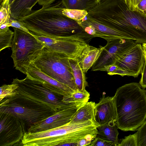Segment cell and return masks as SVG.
<instances>
[{
    "label": "cell",
    "mask_w": 146,
    "mask_h": 146,
    "mask_svg": "<svg viewBox=\"0 0 146 146\" xmlns=\"http://www.w3.org/2000/svg\"><path fill=\"white\" fill-rule=\"evenodd\" d=\"M88 12L96 22L127 34L137 43H146V14L130 10L125 0H101Z\"/></svg>",
    "instance_id": "1"
},
{
    "label": "cell",
    "mask_w": 146,
    "mask_h": 146,
    "mask_svg": "<svg viewBox=\"0 0 146 146\" xmlns=\"http://www.w3.org/2000/svg\"><path fill=\"white\" fill-rule=\"evenodd\" d=\"M61 1L42 6L17 20L32 34L51 38L84 35L87 33L78 21L63 14Z\"/></svg>",
    "instance_id": "2"
},
{
    "label": "cell",
    "mask_w": 146,
    "mask_h": 146,
    "mask_svg": "<svg viewBox=\"0 0 146 146\" xmlns=\"http://www.w3.org/2000/svg\"><path fill=\"white\" fill-rule=\"evenodd\" d=\"M139 84L132 82L117 88L113 96L118 129L137 130L146 119V91Z\"/></svg>",
    "instance_id": "3"
},
{
    "label": "cell",
    "mask_w": 146,
    "mask_h": 146,
    "mask_svg": "<svg viewBox=\"0 0 146 146\" xmlns=\"http://www.w3.org/2000/svg\"><path fill=\"white\" fill-rule=\"evenodd\" d=\"M94 133L90 120L69 122L62 126L35 133H25L23 146H77L81 139Z\"/></svg>",
    "instance_id": "4"
},
{
    "label": "cell",
    "mask_w": 146,
    "mask_h": 146,
    "mask_svg": "<svg viewBox=\"0 0 146 146\" xmlns=\"http://www.w3.org/2000/svg\"><path fill=\"white\" fill-rule=\"evenodd\" d=\"M55 112L40 102L20 95L3 99L0 101V113L13 114L31 125L46 119Z\"/></svg>",
    "instance_id": "5"
},
{
    "label": "cell",
    "mask_w": 146,
    "mask_h": 146,
    "mask_svg": "<svg viewBox=\"0 0 146 146\" xmlns=\"http://www.w3.org/2000/svg\"><path fill=\"white\" fill-rule=\"evenodd\" d=\"M69 59L65 54L45 46L40 54L33 62L44 74L76 91Z\"/></svg>",
    "instance_id": "6"
},
{
    "label": "cell",
    "mask_w": 146,
    "mask_h": 146,
    "mask_svg": "<svg viewBox=\"0 0 146 146\" xmlns=\"http://www.w3.org/2000/svg\"><path fill=\"white\" fill-rule=\"evenodd\" d=\"M13 29L11 57L15 69L26 75L30 64L40 54L45 45L31 33Z\"/></svg>",
    "instance_id": "7"
},
{
    "label": "cell",
    "mask_w": 146,
    "mask_h": 146,
    "mask_svg": "<svg viewBox=\"0 0 146 146\" xmlns=\"http://www.w3.org/2000/svg\"><path fill=\"white\" fill-rule=\"evenodd\" d=\"M11 83L18 85L16 90L20 95L45 104L55 112L78 105L63 102L64 96L52 93L45 86L42 81L28 76L22 80L14 79Z\"/></svg>",
    "instance_id": "8"
},
{
    "label": "cell",
    "mask_w": 146,
    "mask_h": 146,
    "mask_svg": "<svg viewBox=\"0 0 146 146\" xmlns=\"http://www.w3.org/2000/svg\"><path fill=\"white\" fill-rule=\"evenodd\" d=\"M25 125L14 115L0 113V146H22Z\"/></svg>",
    "instance_id": "9"
},
{
    "label": "cell",
    "mask_w": 146,
    "mask_h": 146,
    "mask_svg": "<svg viewBox=\"0 0 146 146\" xmlns=\"http://www.w3.org/2000/svg\"><path fill=\"white\" fill-rule=\"evenodd\" d=\"M106 44L92 67V71H103L104 68L116 62L126 52L135 45V40L118 39L107 41Z\"/></svg>",
    "instance_id": "10"
},
{
    "label": "cell",
    "mask_w": 146,
    "mask_h": 146,
    "mask_svg": "<svg viewBox=\"0 0 146 146\" xmlns=\"http://www.w3.org/2000/svg\"><path fill=\"white\" fill-rule=\"evenodd\" d=\"M144 61L142 45L137 43L123 54L114 64L126 71L128 76L136 78L141 73Z\"/></svg>",
    "instance_id": "11"
},
{
    "label": "cell",
    "mask_w": 146,
    "mask_h": 146,
    "mask_svg": "<svg viewBox=\"0 0 146 146\" xmlns=\"http://www.w3.org/2000/svg\"><path fill=\"white\" fill-rule=\"evenodd\" d=\"M83 105H76L56 112L46 119L31 126L27 132H37L64 125L70 121L78 109Z\"/></svg>",
    "instance_id": "12"
},
{
    "label": "cell",
    "mask_w": 146,
    "mask_h": 146,
    "mask_svg": "<svg viewBox=\"0 0 146 146\" xmlns=\"http://www.w3.org/2000/svg\"><path fill=\"white\" fill-rule=\"evenodd\" d=\"M78 22L84 31L94 37H100L107 41L122 39L135 40L133 37L127 34L99 23L86 16Z\"/></svg>",
    "instance_id": "13"
},
{
    "label": "cell",
    "mask_w": 146,
    "mask_h": 146,
    "mask_svg": "<svg viewBox=\"0 0 146 146\" xmlns=\"http://www.w3.org/2000/svg\"><path fill=\"white\" fill-rule=\"evenodd\" d=\"M96 119L102 125L110 121L116 122L117 112L113 97H106L103 93L102 97L96 104Z\"/></svg>",
    "instance_id": "14"
},
{
    "label": "cell",
    "mask_w": 146,
    "mask_h": 146,
    "mask_svg": "<svg viewBox=\"0 0 146 146\" xmlns=\"http://www.w3.org/2000/svg\"><path fill=\"white\" fill-rule=\"evenodd\" d=\"M96 48L88 44L78 58L80 65L84 72H86L94 64L101 54L104 46Z\"/></svg>",
    "instance_id": "15"
},
{
    "label": "cell",
    "mask_w": 146,
    "mask_h": 146,
    "mask_svg": "<svg viewBox=\"0 0 146 146\" xmlns=\"http://www.w3.org/2000/svg\"><path fill=\"white\" fill-rule=\"evenodd\" d=\"M38 0H14L9 8V14L13 19L18 20L29 14Z\"/></svg>",
    "instance_id": "16"
},
{
    "label": "cell",
    "mask_w": 146,
    "mask_h": 146,
    "mask_svg": "<svg viewBox=\"0 0 146 146\" xmlns=\"http://www.w3.org/2000/svg\"><path fill=\"white\" fill-rule=\"evenodd\" d=\"M26 76L44 81L69 93H71L74 91L67 86L58 81L42 72L33 62L30 64Z\"/></svg>",
    "instance_id": "17"
},
{
    "label": "cell",
    "mask_w": 146,
    "mask_h": 146,
    "mask_svg": "<svg viewBox=\"0 0 146 146\" xmlns=\"http://www.w3.org/2000/svg\"><path fill=\"white\" fill-rule=\"evenodd\" d=\"M96 104L94 102H88L81 106L72 117L70 122L84 121L90 120L99 125L96 119Z\"/></svg>",
    "instance_id": "18"
},
{
    "label": "cell",
    "mask_w": 146,
    "mask_h": 146,
    "mask_svg": "<svg viewBox=\"0 0 146 146\" xmlns=\"http://www.w3.org/2000/svg\"><path fill=\"white\" fill-rule=\"evenodd\" d=\"M116 122L113 121L99 125L97 127L98 132L96 137L111 142L115 146H118L119 143Z\"/></svg>",
    "instance_id": "19"
},
{
    "label": "cell",
    "mask_w": 146,
    "mask_h": 146,
    "mask_svg": "<svg viewBox=\"0 0 146 146\" xmlns=\"http://www.w3.org/2000/svg\"><path fill=\"white\" fill-rule=\"evenodd\" d=\"M69 61L77 90H86L88 83L85 72L81 67L78 59L69 58Z\"/></svg>",
    "instance_id": "20"
},
{
    "label": "cell",
    "mask_w": 146,
    "mask_h": 146,
    "mask_svg": "<svg viewBox=\"0 0 146 146\" xmlns=\"http://www.w3.org/2000/svg\"><path fill=\"white\" fill-rule=\"evenodd\" d=\"M101 0H62L65 8L88 11L97 6Z\"/></svg>",
    "instance_id": "21"
},
{
    "label": "cell",
    "mask_w": 146,
    "mask_h": 146,
    "mask_svg": "<svg viewBox=\"0 0 146 146\" xmlns=\"http://www.w3.org/2000/svg\"><path fill=\"white\" fill-rule=\"evenodd\" d=\"M90 94L87 91H74L70 94L64 96L62 101L66 103H74L83 105L88 102Z\"/></svg>",
    "instance_id": "22"
},
{
    "label": "cell",
    "mask_w": 146,
    "mask_h": 146,
    "mask_svg": "<svg viewBox=\"0 0 146 146\" xmlns=\"http://www.w3.org/2000/svg\"><path fill=\"white\" fill-rule=\"evenodd\" d=\"M18 85L11 83V84H4L0 88V101L5 98L11 97L15 95L18 93L16 89Z\"/></svg>",
    "instance_id": "23"
},
{
    "label": "cell",
    "mask_w": 146,
    "mask_h": 146,
    "mask_svg": "<svg viewBox=\"0 0 146 146\" xmlns=\"http://www.w3.org/2000/svg\"><path fill=\"white\" fill-rule=\"evenodd\" d=\"M64 15L78 21L83 20L87 15V11L67 9L63 7L61 10Z\"/></svg>",
    "instance_id": "24"
},
{
    "label": "cell",
    "mask_w": 146,
    "mask_h": 146,
    "mask_svg": "<svg viewBox=\"0 0 146 146\" xmlns=\"http://www.w3.org/2000/svg\"><path fill=\"white\" fill-rule=\"evenodd\" d=\"M14 32L9 29L7 31L0 32V51L8 47H11Z\"/></svg>",
    "instance_id": "25"
},
{
    "label": "cell",
    "mask_w": 146,
    "mask_h": 146,
    "mask_svg": "<svg viewBox=\"0 0 146 146\" xmlns=\"http://www.w3.org/2000/svg\"><path fill=\"white\" fill-rule=\"evenodd\" d=\"M138 146L137 132L133 135H130L125 137L118 146Z\"/></svg>",
    "instance_id": "26"
},
{
    "label": "cell",
    "mask_w": 146,
    "mask_h": 146,
    "mask_svg": "<svg viewBox=\"0 0 146 146\" xmlns=\"http://www.w3.org/2000/svg\"><path fill=\"white\" fill-rule=\"evenodd\" d=\"M137 130L138 146H146V119Z\"/></svg>",
    "instance_id": "27"
},
{
    "label": "cell",
    "mask_w": 146,
    "mask_h": 146,
    "mask_svg": "<svg viewBox=\"0 0 146 146\" xmlns=\"http://www.w3.org/2000/svg\"><path fill=\"white\" fill-rule=\"evenodd\" d=\"M103 71H106L108 74L110 75H118L123 76H128L127 73L122 70L115 64L109 65L106 67Z\"/></svg>",
    "instance_id": "28"
},
{
    "label": "cell",
    "mask_w": 146,
    "mask_h": 146,
    "mask_svg": "<svg viewBox=\"0 0 146 146\" xmlns=\"http://www.w3.org/2000/svg\"><path fill=\"white\" fill-rule=\"evenodd\" d=\"M89 146H115L113 143L96 137Z\"/></svg>",
    "instance_id": "29"
},
{
    "label": "cell",
    "mask_w": 146,
    "mask_h": 146,
    "mask_svg": "<svg viewBox=\"0 0 146 146\" xmlns=\"http://www.w3.org/2000/svg\"><path fill=\"white\" fill-rule=\"evenodd\" d=\"M0 25L5 23L9 22L10 19L9 12L6 7L0 5Z\"/></svg>",
    "instance_id": "30"
},
{
    "label": "cell",
    "mask_w": 146,
    "mask_h": 146,
    "mask_svg": "<svg viewBox=\"0 0 146 146\" xmlns=\"http://www.w3.org/2000/svg\"><path fill=\"white\" fill-rule=\"evenodd\" d=\"M9 27H11L30 33L29 30L20 21L10 18L8 23Z\"/></svg>",
    "instance_id": "31"
},
{
    "label": "cell",
    "mask_w": 146,
    "mask_h": 146,
    "mask_svg": "<svg viewBox=\"0 0 146 146\" xmlns=\"http://www.w3.org/2000/svg\"><path fill=\"white\" fill-rule=\"evenodd\" d=\"M96 135H88L86 137L81 139L78 142L77 146H89L92 141L94 140Z\"/></svg>",
    "instance_id": "32"
},
{
    "label": "cell",
    "mask_w": 146,
    "mask_h": 146,
    "mask_svg": "<svg viewBox=\"0 0 146 146\" xmlns=\"http://www.w3.org/2000/svg\"><path fill=\"white\" fill-rule=\"evenodd\" d=\"M141 73V76L139 84L142 88H146V59L145 58L144 65Z\"/></svg>",
    "instance_id": "33"
},
{
    "label": "cell",
    "mask_w": 146,
    "mask_h": 146,
    "mask_svg": "<svg viewBox=\"0 0 146 146\" xmlns=\"http://www.w3.org/2000/svg\"><path fill=\"white\" fill-rule=\"evenodd\" d=\"M128 8L131 10L134 11L137 9V5L140 0H125Z\"/></svg>",
    "instance_id": "34"
},
{
    "label": "cell",
    "mask_w": 146,
    "mask_h": 146,
    "mask_svg": "<svg viewBox=\"0 0 146 146\" xmlns=\"http://www.w3.org/2000/svg\"><path fill=\"white\" fill-rule=\"evenodd\" d=\"M137 9L146 14V0H140L137 5Z\"/></svg>",
    "instance_id": "35"
},
{
    "label": "cell",
    "mask_w": 146,
    "mask_h": 146,
    "mask_svg": "<svg viewBox=\"0 0 146 146\" xmlns=\"http://www.w3.org/2000/svg\"><path fill=\"white\" fill-rule=\"evenodd\" d=\"M55 0H38V3L42 6L49 5L52 4Z\"/></svg>",
    "instance_id": "36"
},
{
    "label": "cell",
    "mask_w": 146,
    "mask_h": 146,
    "mask_svg": "<svg viewBox=\"0 0 146 146\" xmlns=\"http://www.w3.org/2000/svg\"><path fill=\"white\" fill-rule=\"evenodd\" d=\"M9 0H3L1 5L6 8L7 9Z\"/></svg>",
    "instance_id": "37"
},
{
    "label": "cell",
    "mask_w": 146,
    "mask_h": 146,
    "mask_svg": "<svg viewBox=\"0 0 146 146\" xmlns=\"http://www.w3.org/2000/svg\"><path fill=\"white\" fill-rule=\"evenodd\" d=\"M142 46L145 58L146 59V47Z\"/></svg>",
    "instance_id": "38"
},
{
    "label": "cell",
    "mask_w": 146,
    "mask_h": 146,
    "mask_svg": "<svg viewBox=\"0 0 146 146\" xmlns=\"http://www.w3.org/2000/svg\"><path fill=\"white\" fill-rule=\"evenodd\" d=\"M142 46H143L146 47V43H144L142 44Z\"/></svg>",
    "instance_id": "39"
},
{
    "label": "cell",
    "mask_w": 146,
    "mask_h": 146,
    "mask_svg": "<svg viewBox=\"0 0 146 146\" xmlns=\"http://www.w3.org/2000/svg\"><path fill=\"white\" fill-rule=\"evenodd\" d=\"M3 1V0H0V3L1 4L2 3V1Z\"/></svg>",
    "instance_id": "40"
}]
</instances>
